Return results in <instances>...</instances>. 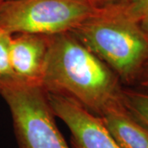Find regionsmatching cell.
Instances as JSON below:
<instances>
[{
    "label": "cell",
    "mask_w": 148,
    "mask_h": 148,
    "mask_svg": "<svg viewBox=\"0 0 148 148\" xmlns=\"http://www.w3.org/2000/svg\"><path fill=\"white\" fill-rule=\"evenodd\" d=\"M71 33L124 78L136 73L148 56L147 36L119 4L102 7Z\"/></svg>",
    "instance_id": "2"
},
{
    "label": "cell",
    "mask_w": 148,
    "mask_h": 148,
    "mask_svg": "<svg viewBox=\"0 0 148 148\" xmlns=\"http://www.w3.org/2000/svg\"><path fill=\"white\" fill-rule=\"evenodd\" d=\"M101 9L90 0H6L0 7V30L10 35L63 34L73 31Z\"/></svg>",
    "instance_id": "4"
},
{
    "label": "cell",
    "mask_w": 148,
    "mask_h": 148,
    "mask_svg": "<svg viewBox=\"0 0 148 148\" xmlns=\"http://www.w3.org/2000/svg\"><path fill=\"white\" fill-rule=\"evenodd\" d=\"M5 1H6V0H0V7L2 6V4H3V3L5 2Z\"/></svg>",
    "instance_id": "14"
},
{
    "label": "cell",
    "mask_w": 148,
    "mask_h": 148,
    "mask_svg": "<svg viewBox=\"0 0 148 148\" xmlns=\"http://www.w3.org/2000/svg\"><path fill=\"white\" fill-rule=\"evenodd\" d=\"M122 10L133 21H139L148 15V0H124L117 3Z\"/></svg>",
    "instance_id": "10"
},
{
    "label": "cell",
    "mask_w": 148,
    "mask_h": 148,
    "mask_svg": "<svg viewBox=\"0 0 148 148\" xmlns=\"http://www.w3.org/2000/svg\"><path fill=\"white\" fill-rule=\"evenodd\" d=\"M139 24L143 32L146 33L147 36H148V15L143 17V19L139 21Z\"/></svg>",
    "instance_id": "12"
},
{
    "label": "cell",
    "mask_w": 148,
    "mask_h": 148,
    "mask_svg": "<svg viewBox=\"0 0 148 148\" xmlns=\"http://www.w3.org/2000/svg\"><path fill=\"white\" fill-rule=\"evenodd\" d=\"M45 92L55 117L69 127L72 148H120L106 130L100 117L68 96Z\"/></svg>",
    "instance_id": "5"
},
{
    "label": "cell",
    "mask_w": 148,
    "mask_h": 148,
    "mask_svg": "<svg viewBox=\"0 0 148 148\" xmlns=\"http://www.w3.org/2000/svg\"><path fill=\"white\" fill-rule=\"evenodd\" d=\"M40 86L73 99L96 116L124 106L111 69L71 32L49 36Z\"/></svg>",
    "instance_id": "1"
},
{
    "label": "cell",
    "mask_w": 148,
    "mask_h": 148,
    "mask_svg": "<svg viewBox=\"0 0 148 148\" xmlns=\"http://www.w3.org/2000/svg\"><path fill=\"white\" fill-rule=\"evenodd\" d=\"M0 95L9 108L19 148H70L40 85L0 79Z\"/></svg>",
    "instance_id": "3"
},
{
    "label": "cell",
    "mask_w": 148,
    "mask_h": 148,
    "mask_svg": "<svg viewBox=\"0 0 148 148\" xmlns=\"http://www.w3.org/2000/svg\"><path fill=\"white\" fill-rule=\"evenodd\" d=\"M95 4L104 7L106 5H110V4H117V3H121L124 0H91Z\"/></svg>",
    "instance_id": "11"
},
{
    "label": "cell",
    "mask_w": 148,
    "mask_h": 148,
    "mask_svg": "<svg viewBox=\"0 0 148 148\" xmlns=\"http://www.w3.org/2000/svg\"><path fill=\"white\" fill-rule=\"evenodd\" d=\"M90 1H91V0H90ZM91 2H92V1H91Z\"/></svg>",
    "instance_id": "15"
},
{
    "label": "cell",
    "mask_w": 148,
    "mask_h": 148,
    "mask_svg": "<svg viewBox=\"0 0 148 148\" xmlns=\"http://www.w3.org/2000/svg\"><path fill=\"white\" fill-rule=\"evenodd\" d=\"M100 118L120 148H148V127L135 119L124 106L106 111Z\"/></svg>",
    "instance_id": "7"
},
{
    "label": "cell",
    "mask_w": 148,
    "mask_h": 148,
    "mask_svg": "<svg viewBox=\"0 0 148 148\" xmlns=\"http://www.w3.org/2000/svg\"><path fill=\"white\" fill-rule=\"evenodd\" d=\"M123 103L135 119L148 127V95L134 91H123Z\"/></svg>",
    "instance_id": "8"
},
{
    "label": "cell",
    "mask_w": 148,
    "mask_h": 148,
    "mask_svg": "<svg viewBox=\"0 0 148 148\" xmlns=\"http://www.w3.org/2000/svg\"><path fill=\"white\" fill-rule=\"evenodd\" d=\"M12 35L0 30V79L15 77L10 59Z\"/></svg>",
    "instance_id": "9"
},
{
    "label": "cell",
    "mask_w": 148,
    "mask_h": 148,
    "mask_svg": "<svg viewBox=\"0 0 148 148\" xmlns=\"http://www.w3.org/2000/svg\"><path fill=\"white\" fill-rule=\"evenodd\" d=\"M49 49V36L20 33L12 35L11 65L17 79L40 85Z\"/></svg>",
    "instance_id": "6"
},
{
    "label": "cell",
    "mask_w": 148,
    "mask_h": 148,
    "mask_svg": "<svg viewBox=\"0 0 148 148\" xmlns=\"http://www.w3.org/2000/svg\"><path fill=\"white\" fill-rule=\"evenodd\" d=\"M143 85L144 86H146V87H148V73L146 74V76L144 77V79L143 81Z\"/></svg>",
    "instance_id": "13"
}]
</instances>
